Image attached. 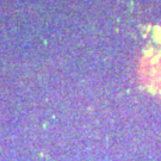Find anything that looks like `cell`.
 <instances>
[{"label":"cell","instance_id":"1","mask_svg":"<svg viewBox=\"0 0 161 161\" xmlns=\"http://www.w3.org/2000/svg\"><path fill=\"white\" fill-rule=\"evenodd\" d=\"M140 79L150 92L161 96V49L144 52L139 66Z\"/></svg>","mask_w":161,"mask_h":161}]
</instances>
